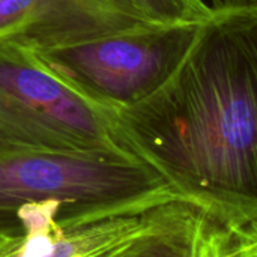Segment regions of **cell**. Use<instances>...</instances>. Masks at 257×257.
Listing matches in <instances>:
<instances>
[{"instance_id": "obj_10", "label": "cell", "mask_w": 257, "mask_h": 257, "mask_svg": "<svg viewBox=\"0 0 257 257\" xmlns=\"http://www.w3.org/2000/svg\"><path fill=\"white\" fill-rule=\"evenodd\" d=\"M131 257H134V256H131Z\"/></svg>"}, {"instance_id": "obj_4", "label": "cell", "mask_w": 257, "mask_h": 257, "mask_svg": "<svg viewBox=\"0 0 257 257\" xmlns=\"http://www.w3.org/2000/svg\"><path fill=\"white\" fill-rule=\"evenodd\" d=\"M0 89L102 149L130 152L120 136L117 110L90 96L33 48L0 44Z\"/></svg>"}, {"instance_id": "obj_9", "label": "cell", "mask_w": 257, "mask_h": 257, "mask_svg": "<svg viewBox=\"0 0 257 257\" xmlns=\"http://www.w3.org/2000/svg\"><path fill=\"white\" fill-rule=\"evenodd\" d=\"M75 247L71 242L53 241L45 235L32 236L17 257H72Z\"/></svg>"}, {"instance_id": "obj_7", "label": "cell", "mask_w": 257, "mask_h": 257, "mask_svg": "<svg viewBox=\"0 0 257 257\" xmlns=\"http://www.w3.org/2000/svg\"><path fill=\"white\" fill-rule=\"evenodd\" d=\"M199 257H257V217L224 220L205 211Z\"/></svg>"}, {"instance_id": "obj_1", "label": "cell", "mask_w": 257, "mask_h": 257, "mask_svg": "<svg viewBox=\"0 0 257 257\" xmlns=\"http://www.w3.org/2000/svg\"><path fill=\"white\" fill-rule=\"evenodd\" d=\"M117 116L126 149L179 197L257 217V2L215 6L170 80Z\"/></svg>"}, {"instance_id": "obj_3", "label": "cell", "mask_w": 257, "mask_h": 257, "mask_svg": "<svg viewBox=\"0 0 257 257\" xmlns=\"http://www.w3.org/2000/svg\"><path fill=\"white\" fill-rule=\"evenodd\" d=\"M101 196L125 199L139 209L182 199L130 152L0 151V203Z\"/></svg>"}, {"instance_id": "obj_8", "label": "cell", "mask_w": 257, "mask_h": 257, "mask_svg": "<svg viewBox=\"0 0 257 257\" xmlns=\"http://www.w3.org/2000/svg\"><path fill=\"white\" fill-rule=\"evenodd\" d=\"M140 14L152 24L173 26L205 23L214 8L203 0H131Z\"/></svg>"}, {"instance_id": "obj_2", "label": "cell", "mask_w": 257, "mask_h": 257, "mask_svg": "<svg viewBox=\"0 0 257 257\" xmlns=\"http://www.w3.org/2000/svg\"><path fill=\"white\" fill-rule=\"evenodd\" d=\"M202 26L154 24L35 51L90 96L119 110L145 101L170 80Z\"/></svg>"}, {"instance_id": "obj_5", "label": "cell", "mask_w": 257, "mask_h": 257, "mask_svg": "<svg viewBox=\"0 0 257 257\" xmlns=\"http://www.w3.org/2000/svg\"><path fill=\"white\" fill-rule=\"evenodd\" d=\"M154 26L131 0H0V44L50 50Z\"/></svg>"}, {"instance_id": "obj_6", "label": "cell", "mask_w": 257, "mask_h": 257, "mask_svg": "<svg viewBox=\"0 0 257 257\" xmlns=\"http://www.w3.org/2000/svg\"><path fill=\"white\" fill-rule=\"evenodd\" d=\"M108 151L0 89V151ZM117 152V151H111Z\"/></svg>"}]
</instances>
